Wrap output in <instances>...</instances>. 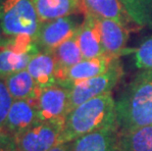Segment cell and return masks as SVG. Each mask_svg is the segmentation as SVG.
I'll use <instances>...</instances> for the list:
<instances>
[{"label": "cell", "instance_id": "6da1fadb", "mask_svg": "<svg viewBox=\"0 0 152 151\" xmlns=\"http://www.w3.org/2000/svg\"><path fill=\"white\" fill-rule=\"evenodd\" d=\"M120 133L152 125V71L135 76L116 101Z\"/></svg>", "mask_w": 152, "mask_h": 151}, {"label": "cell", "instance_id": "7a4b0ae2", "mask_svg": "<svg viewBox=\"0 0 152 151\" xmlns=\"http://www.w3.org/2000/svg\"><path fill=\"white\" fill-rule=\"evenodd\" d=\"M117 126L116 101L111 93L91 98L72 109L66 115L59 143L104 128Z\"/></svg>", "mask_w": 152, "mask_h": 151}, {"label": "cell", "instance_id": "3957f363", "mask_svg": "<svg viewBox=\"0 0 152 151\" xmlns=\"http://www.w3.org/2000/svg\"><path fill=\"white\" fill-rule=\"evenodd\" d=\"M40 27L34 0H0V28L3 38H37Z\"/></svg>", "mask_w": 152, "mask_h": 151}, {"label": "cell", "instance_id": "277c9868", "mask_svg": "<svg viewBox=\"0 0 152 151\" xmlns=\"http://www.w3.org/2000/svg\"><path fill=\"white\" fill-rule=\"evenodd\" d=\"M39 50L34 38L17 36L3 38L0 45V78L26 70L33 56Z\"/></svg>", "mask_w": 152, "mask_h": 151}, {"label": "cell", "instance_id": "5b68a950", "mask_svg": "<svg viewBox=\"0 0 152 151\" xmlns=\"http://www.w3.org/2000/svg\"><path fill=\"white\" fill-rule=\"evenodd\" d=\"M123 75L124 70L122 63L117 58L105 73L72 85L70 88L69 112L89 99L111 93V90L117 85Z\"/></svg>", "mask_w": 152, "mask_h": 151}, {"label": "cell", "instance_id": "8992f818", "mask_svg": "<svg viewBox=\"0 0 152 151\" xmlns=\"http://www.w3.org/2000/svg\"><path fill=\"white\" fill-rule=\"evenodd\" d=\"M65 119L38 121L14 137L17 151H50L59 144Z\"/></svg>", "mask_w": 152, "mask_h": 151}, {"label": "cell", "instance_id": "52a82bcc", "mask_svg": "<svg viewBox=\"0 0 152 151\" xmlns=\"http://www.w3.org/2000/svg\"><path fill=\"white\" fill-rule=\"evenodd\" d=\"M79 15H72L41 23L35 38L39 50L52 52L64 41L75 36L83 23L80 21Z\"/></svg>", "mask_w": 152, "mask_h": 151}, {"label": "cell", "instance_id": "ba28073f", "mask_svg": "<svg viewBox=\"0 0 152 151\" xmlns=\"http://www.w3.org/2000/svg\"><path fill=\"white\" fill-rule=\"evenodd\" d=\"M70 88L54 85L42 88L37 100L38 121L65 119L69 112Z\"/></svg>", "mask_w": 152, "mask_h": 151}, {"label": "cell", "instance_id": "9c48e42d", "mask_svg": "<svg viewBox=\"0 0 152 151\" xmlns=\"http://www.w3.org/2000/svg\"><path fill=\"white\" fill-rule=\"evenodd\" d=\"M37 122V101L14 100L1 131L14 139Z\"/></svg>", "mask_w": 152, "mask_h": 151}, {"label": "cell", "instance_id": "30bf717a", "mask_svg": "<svg viewBox=\"0 0 152 151\" xmlns=\"http://www.w3.org/2000/svg\"><path fill=\"white\" fill-rule=\"evenodd\" d=\"M76 38L82 51L83 59H91L106 55L101 40L98 20L89 13L83 14V20L80 26Z\"/></svg>", "mask_w": 152, "mask_h": 151}, {"label": "cell", "instance_id": "8fae6325", "mask_svg": "<svg viewBox=\"0 0 152 151\" xmlns=\"http://www.w3.org/2000/svg\"><path fill=\"white\" fill-rule=\"evenodd\" d=\"M115 59L117 58L108 54L96 58L83 59L67 70L62 82L58 85L70 88L72 85H75L77 83L97 77L105 73L111 67Z\"/></svg>", "mask_w": 152, "mask_h": 151}, {"label": "cell", "instance_id": "7c38bea8", "mask_svg": "<svg viewBox=\"0 0 152 151\" xmlns=\"http://www.w3.org/2000/svg\"><path fill=\"white\" fill-rule=\"evenodd\" d=\"M117 126L104 128L77 137L72 142V151H118Z\"/></svg>", "mask_w": 152, "mask_h": 151}, {"label": "cell", "instance_id": "4fadbf2b", "mask_svg": "<svg viewBox=\"0 0 152 151\" xmlns=\"http://www.w3.org/2000/svg\"><path fill=\"white\" fill-rule=\"evenodd\" d=\"M97 20L106 54L119 58L127 49L126 45L129 40L130 28L110 19L97 18Z\"/></svg>", "mask_w": 152, "mask_h": 151}, {"label": "cell", "instance_id": "5bb4252c", "mask_svg": "<svg viewBox=\"0 0 152 151\" xmlns=\"http://www.w3.org/2000/svg\"><path fill=\"white\" fill-rule=\"evenodd\" d=\"M27 70L40 89L57 85V64L52 52L38 51L31 59Z\"/></svg>", "mask_w": 152, "mask_h": 151}, {"label": "cell", "instance_id": "9a60e30c", "mask_svg": "<svg viewBox=\"0 0 152 151\" xmlns=\"http://www.w3.org/2000/svg\"><path fill=\"white\" fill-rule=\"evenodd\" d=\"M40 24L72 15L83 14L80 0H34Z\"/></svg>", "mask_w": 152, "mask_h": 151}, {"label": "cell", "instance_id": "2e32d148", "mask_svg": "<svg viewBox=\"0 0 152 151\" xmlns=\"http://www.w3.org/2000/svg\"><path fill=\"white\" fill-rule=\"evenodd\" d=\"M83 12L89 13L97 18H105L118 22L130 28L132 20L119 0H80Z\"/></svg>", "mask_w": 152, "mask_h": 151}, {"label": "cell", "instance_id": "e0dca14e", "mask_svg": "<svg viewBox=\"0 0 152 151\" xmlns=\"http://www.w3.org/2000/svg\"><path fill=\"white\" fill-rule=\"evenodd\" d=\"M4 80L14 100H37L41 89L37 86L27 69L10 75Z\"/></svg>", "mask_w": 152, "mask_h": 151}, {"label": "cell", "instance_id": "ac0fdd59", "mask_svg": "<svg viewBox=\"0 0 152 151\" xmlns=\"http://www.w3.org/2000/svg\"><path fill=\"white\" fill-rule=\"evenodd\" d=\"M57 64V83H60L68 69L83 59L76 35L64 41L52 51Z\"/></svg>", "mask_w": 152, "mask_h": 151}, {"label": "cell", "instance_id": "d6986e66", "mask_svg": "<svg viewBox=\"0 0 152 151\" xmlns=\"http://www.w3.org/2000/svg\"><path fill=\"white\" fill-rule=\"evenodd\" d=\"M118 151H152V125L120 133Z\"/></svg>", "mask_w": 152, "mask_h": 151}, {"label": "cell", "instance_id": "ffe728a7", "mask_svg": "<svg viewBox=\"0 0 152 151\" xmlns=\"http://www.w3.org/2000/svg\"><path fill=\"white\" fill-rule=\"evenodd\" d=\"M132 24L152 28V0H119Z\"/></svg>", "mask_w": 152, "mask_h": 151}, {"label": "cell", "instance_id": "44dd1931", "mask_svg": "<svg viewBox=\"0 0 152 151\" xmlns=\"http://www.w3.org/2000/svg\"><path fill=\"white\" fill-rule=\"evenodd\" d=\"M132 55V63L141 72L152 71V35L143 38L137 47L130 50Z\"/></svg>", "mask_w": 152, "mask_h": 151}, {"label": "cell", "instance_id": "7402d4cb", "mask_svg": "<svg viewBox=\"0 0 152 151\" xmlns=\"http://www.w3.org/2000/svg\"><path fill=\"white\" fill-rule=\"evenodd\" d=\"M14 99L6 86L5 80L0 78V131L4 126L8 112L10 110Z\"/></svg>", "mask_w": 152, "mask_h": 151}, {"label": "cell", "instance_id": "603a6c76", "mask_svg": "<svg viewBox=\"0 0 152 151\" xmlns=\"http://www.w3.org/2000/svg\"><path fill=\"white\" fill-rule=\"evenodd\" d=\"M0 151H17L14 139L0 131Z\"/></svg>", "mask_w": 152, "mask_h": 151}, {"label": "cell", "instance_id": "cb8c5ba5", "mask_svg": "<svg viewBox=\"0 0 152 151\" xmlns=\"http://www.w3.org/2000/svg\"><path fill=\"white\" fill-rule=\"evenodd\" d=\"M50 151H72V142L59 143Z\"/></svg>", "mask_w": 152, "mask_h": 151}, {"label": "cell", "instance_id": "d4e9b609", "mask_svg": "<svg viewBox=\"0 0 152 151\" xmlns=\"http://www.w3.org/2000/svg\"><path fill=\"white\" fill-rule=\"evenodd\" d=\"M2 39H3V34H2L1 28H0V45H1V43H2Z\"/></svg>", "mask_w": 152, "mask_h": 151}]
</instances>
